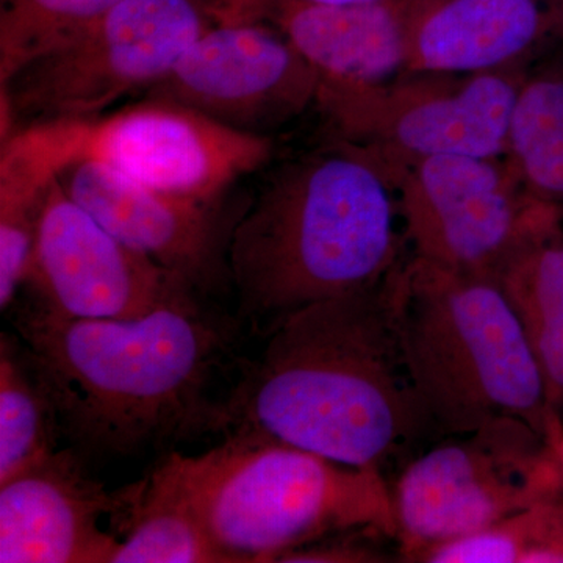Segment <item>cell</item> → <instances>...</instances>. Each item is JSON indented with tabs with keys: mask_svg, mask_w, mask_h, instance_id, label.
I'll use <instances>...</instances> for the list:
<instances>
[{
	"mask_svg": "<svg viewBox=\"0 0 563 563\" xmlns=\"http://www.w3.org/2000/svg\"><path fill=\"white\" fill-rule=\"evenodd\" d=\"M406 258L372 287L277 322L261 357L218 402L214 432H258L344 465L380 468L433 424L399 332Z\"/></svg>",
	"mask_w": 563,
	"mask_h": 563,
	"instance_id": "1",
	"label": "cell"
},
{
	"mask_svg": "<svg viewBox=\"0 0 563 563\" xmlns=\"http://www.w3.org/2000/svg\"><path fill=\"white\" fill-rule=\"evenodd\" d=\"M195 295L180 287L132 320H74L35 302L18 310L22 350L70 442L132 455L214 432L207 387L229 331Z\"/></svg>",
	"mask_w": 563,
	"mask_h": 563,
	"instance_id": "2",
	"label": "cell"
},
{
	"mask_svg": "<svg viewBox=\"0 0 563 563\" xmlns=\"http://www.w3.org/2000/svg\"><path fill=\"white\" fill-rule=\"evenodd\" d=\"M391 191L376 158L336 136L269 169L229 246L240 317L269 332L302 307L383 280L404 258Z\"/></svg>",
	"mask_w": 563,
	"mask_h": 563,
	"instance_id": "3",
	"label": "cell"
},
{
	"mask_svg": "<svg viewBox=\"0 0 563 563\" xmlns=\"http://www.w3.org/2000/svg\"><path fill=\"white\" fill-rule=\"evenodd\" d=\"M165 463L228 563L277 562L352 529L396 539L393 493L379 468L247 431L225 433L203 454L172 453Z\"/></svg>",
	"mask_w": 563,
	"mask_h": 563,
	"instance_id": "4",
	"label": "cell"
},
{
	"mask_svg": "<svg viewBox=\"0 0 563 563\" xmlns=\"http://www.w3.org/2000/svg\"><path fill=\"white\" fill-rule=\"evenodd\" d=\"M399 332L415 388L444 432L518 418L550 440L563 424L523 325L492 276L407 257Z\"/></svg>",
	"mask_w": 563,
	"mask_h": 563,
	"instance_id": "5",
	"label": "cell"
},
{
	"mask_svg": "<svg viewBox=\"0 0 563 563\" xmlns=\"http://www.w3.org/2000/svg\"><path fill=\"white\" fill-rule=\"evenodd\" d=\"M217 21V0H121L0 85L2 140L20 120H99L121 99L150 91Z\"/></svg>",
	"mask_w": 563,
	"mask_h": 563,
	"instance_id": "6",
	"label": "cell"
},
{
	"mask_svg": "<svg viewBox=\"0 0 563 563\" xmlns=\"http://www.w3.org/2000/svg\"><path fill=\"white\" fill-rule=\"evenodd\" d=\"M532 63L483 73H404L380 84L321 79L317 107L332 136L379 161L504 157L518 90Z\"/></svg>",
	"mask_w": 563,
	"mask_h": 563,
	"instance_id": "7",
	"label": "cell"
},
{
	"mask_svg": "<svg viewBox=\"0 0 563 563\" xmlns=\"http://www.w3.org/2000/svg\"><path fill=\"white\" fill-rule=\"evenodd\" d=\"M547 437L518 418L487 422L410 463L393 492L399 558L483 531L561 492Z\"/></svg>",
	"mask_w": 563,
	"mask_h": 563,
	"instance_id": "8",
	"label": "cell"
},
{
	"mask_svg": "<svg viewBox=\"0 0 563 563\" xmlns=\"http://www.w3.org/2000/svg\"><path fill=\"white\" fill-rule=\"evenodd\" d=\"M376 161L398 192L415 257L451 272L493 276L518 244L563 213L532 198L506 157Z\"/></svg>",
	"mask_w": 563,
	"mask_h": 563,
	"instance_id": "9",
	"label": "cell"
},
{
	"mask_svg": "<svg viewBox=\"0 0 563 563\" xmlns=\"http://www.w3.org/2000/svg\"><path fill=\"white\" fill-rule=\"evenodd\" d=\"M320 84V73L273 25L220 18L144 98L269 136L317 106Z\"/></svg>",
	"mask_w": 563,
	"mask_h": 563,
	"instance_id": "10",
	"label": "cell"
},
{
	"mask_svg": "<svg viewBox=\"0 0 563 563\" xmlns=\"http://www.w3.org/2000/svg\"><path fill=\"white\" fill-rule=\"evenodd\" d=\"M272 155L269 136L235 131L180 103L144 98L87 122L77 161L106 163L173 195L222 199Z\"/></svg>",
	"mask_w": 563,
	"mask_h": 563,
	"instance_id": "11",
	"label": "cell"
},
{
	"mask_svg": "<svg viewBox=\"0 0 563 563\" xmlns=\"http://www.w3.org/2000/svg\"><path fill=\"white\" fill-rule=\"evenodd\" d=\"M24 287L33 302L74 320H132L190 287L111 233L52 180ZM191 288V287H190Z\"/></svg>",
	"mask_w": 563,
	"mask_h": 563,
	"instance_id": "12",
	"label": "cell"
},
{
	"mask_svg": "<svg viewBox=\"0 0 563 563\" xmlns=\"http://www.w3.org/2000/svg\"><path fill=\"white\" fill-rule=\"evenodd\" d=\"M58 180L111 233L196 292L232 285L229 246L242 213L222 199L173 195L131 179L106 163L80 158Z\"/></svg>",
	"mask_w": 563,
	"mask_h": 563,
	"instance_id": "13",
	"label": "cell"
},
{
	"mask_svg": "<svg viewBox=\"0 0 563 563\" xmlns=\"http://www.w3.org/2000/svg\"><path fill=\"white\" fill-rule=\"evenodd\" d=\"M122 503L76 451L57 450L0 484V563H110L120 539L99 523Z\"/></svg>",
	"mask_w": 563,
	"mask_h": 563,
	"instance_id": "14",
	"label": "cell"
},
{
	"mask_svg": "<svg viewBox=\"0 0 563 563\" xmlns=\"http://www.w3.org/2000/svg\"><path fill=\"white\" fill-rule=\"evenodd\" d=\"M563 43V0H407L406 73H483Z\"/></svg>",
	"mask_w": 563,
	"mask_h": 563,
	"instance_id": "15",
	"label": "cell"
},
{
	"mask_svg": "<svg viewBox=\"0 0 563 563\" xmlns=\"http://www.w3.org/2000/svg\"><path fill=\"white\" fill-rule=\"evenodd\" d=\"M85 124L35 122L2 143L0 155V309H10L31 273L52 180L79 158Z\"/></svg>",
	"mask_w": 563,
	"mask_h": 563,
	"instance_id": "16",
	"label": "cell"
},
{
	"mask_svg": "<svg viewBox=\"0 0 563 563\" xmlns=\"http://www.w3.org/2000/svg\"><path fill=\"white\" fill-rule=\"evenodd\" d=\"M523 325L548 402L563 410V213L532 232L493 273Z\"/></svg>",
	"mask_w": 563,
	"mask_h": 563,
	"instance_id": "17",
	"label": "cell"
},
{
	"mask_svg": "<svg viewBox=\"0 0 563 563\" xmlns=\"http://www.w3.org/2000/svg\"><path fill=\"white\" fill-rule=\"evenodd\" d=\"M122 495L113 517L122 539L110 563H228L165 461Z\"/></svg>",
	"mask_w": 563,
	"mask_h": 563,
	"instance_id": "18",
	"label": "cell"
},
{
	"mask_svg": "<svg viewBox=\"0 0 563 563\" xmlns=\"http://www.w3.org/2000/svg\"><path fill=\"white\" fill-rule=\"evenodd\" d=\"M504 157L532 198L563 209V43L526 74Z\"/></svg>",
	"mask_w": 563,
	"mask_h": 563,
	"instance_id": "19",
	"label": "cell"
},
{
	"mask_svg": "<svg viewBox=\"0 0 563 563\" xmlns=\"http://www.w3.org/2000/svg\"><path fill=\"white\" fill-rule=\"evenodd\" d=\"M7 333L0 339V484L57 451L60 433L49 393L24 350Z\"/></svg>",
	"mask_w": 563,
	"mask_h": 563,
	"instance_id": "20",
	"label": "cell"
},
{
	"mask_svg": "<svg viewBox=\"0 0 563 563\" xmlns=\"http://www.w3.org/2000/svg\"><path fill=\"white\" fill-rule=\"evenodd\" d=\"M422 563H563V490L472 536L437 544Z\"/></svg>",
	"mask_w": 563,
	"mask_h": 563,
	"instance_id": "21",
	"label": "cell"
},
{
	"mask_svg": "<svg viewBox=\"0 0 563 563\" xmlns=\"http://www.w3.org/2000/svg\"><path fill=\"white\" fill-rule=\"evenodd\" d=\"M121 0H0V85L73 40Z\"/></svg>",
	"mask_w": 563,
	"mask_h": 563,
	"instance_id": "22",
	"label": "cell"
},
{
	"mask_svg": "<svg viewBox=\"0 0 563 563\" xmlns=\"http://www.w3.org/2000/svg\"><path fill=\"white\" fill-rule=\"evenodd\" d=\"M374 536H383L372 529H352L333 533L282 555L277 562L292 563H377L391 562V555L383 553L374 543ZM385 537V536H384Z\"/></svg>",
	"mask_w": 563,
	"mask_h": 563,
	"instance_id": "23",
	"label": "cell"
},
{
	"mask_svg": "<svg viewBox=\"0 0 563 563\" xmlns=\"http://www.w3.org/2000/svg\"><path fill=\"white\" fill-rule=\"evenodd\" d=\"M553 454L555 468H558L559 477H561V487L563 490V424L548 440Z\"/></svg>",
	"mask_w": 563,
	"mask_h": 563,
	"instance_id": "24",
	"label": "cell"
},
{
	"mask_svg": "<svg viewBox=\"0 0 563 563\" xmlns=\"http://www.w3.org/2000/svg\"><path fill=\"white\" fill-rule=\"evenodd\" d=\"M312 3H329V5H344V3L376 2V0H306Z\"/></svg>",
	"mask_w": 563,
	"mask_h": 563,
	"instance_id": "25",
	"label": "cell"
}]
</instances>
